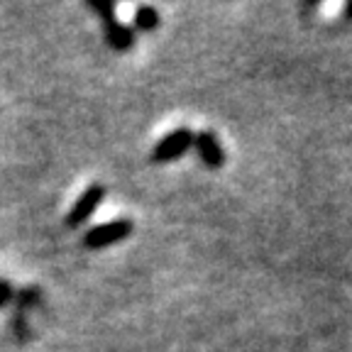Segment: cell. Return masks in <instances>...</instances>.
Segmentation results:
<instances>
[{
    "label": "cell",
    "mask_w": 352,
    "mask_h": 352,
    "mask_svg": "<svg viewBox=\"0 0 352 352\" xmlns=\"http://www.w3.org/2000/svg\"><path fill=\"white\" fill-rule=\"evenodd\" d=\"M132 25L140 32H152V30L160 28V10L152 6H140L135 10V17H132Z\"/></svg>",
    "instance_id": "6"
},
{
    "label": "cell",
    "mask_w": 352,
    "mask_h": 352,
    "mask_svg": "<svg viewBox=\"0 0 352 352\" xmlns=\"http://www.w3.org/2000/svg\"><path fill=\"white\" fill-rule=\"evenodd\" d=\"M103 196H105V188L100 186V184L88 186L86 191L76 198V204L72 206V210H69V215H66V226L69 228L83 226V223L98 210V206L103 204Z\"/></svg>",
    "instance_id": "4"
},
{
    "label": "cell",
    "mask_w": 352,
    "mask_h": 352,
    "mask_svg": "<svg viewBox=\"0 0 352 352\" xmlns=\"http://www.w3.org/2000/svg\"><path fill=\"white\" fill-rule=\"evenodd\" d=\"M88 8L96 12V15L103 20L105 28V42H108L110 50L116 52H127L135 44V34H132V28L118 22L116 17V6L113 3H98V0H88Z\"/></svg>",
    "instance_id": "1"
},
{
    "label": "cell",
    "mask_w": 352,
    "mask_h": 352,
    "mask_svg": "<svg viewBox=\"0 0 352 352\" xmlns=\"http://www.w3.org/2000/svg\"><path fill=\"white\" fill-rule=\"evenodd\" d=\"M193 144H196V152H198V157H201V162H204L208 169H218V166L226 164L223 144H220V140L215 138L213 132L204 130V132H198V135H193Z\"/></svg>",
    "instance_id": "5"
},
{
    "label": "cell",
    "mask_w": 352,
    "mask_h": 352,
    "mask_svg": "<svg viewBox=\"0 0 352 352\" xmlns=\"http://www.w3.org/2000/svg\"><path fill=\"white\" fill-rule=\"evenodd\" d=\"M10 296H12V286H10V281L0 279V308H3L8 301H10Z\"/></svg>",
    "instance_id": "7"
},
{
    "label": "cell",
    "mask_w": 352,
    "mask_h": 352,
    "mask_svg": "<svg viewBox=\"0 0 352 352\" xmlns=\"http://www.w3.org/2000/svg\"><path fill=\"white\" fill-rule=\"evenodd\" d=\"M193 144V132L188 127H179V130H171L166 138H162L160 142L154 144L152 149V160L154 162H174L179 157L191 149Z\"/></svg>",
    "instance_id": "3"
},
{
    "label": "cell",
    "mask_w": 352,
    "mask_h": 352,
    "mask_svg": "<svg viewBox=\"0 0 352 352\" xmlns=\"http://www.w3.org/2000/svg\"><path fill=\"white\" fill-rule=\"evenodd\" d=\"M132 235V220L127 218H118L110 220V223H103L98 228H91L83 237V245L88 250H100L108 248V245H116V242H122Z\"/></svg>",
    "instance_id": "2"
}]
</instances>
